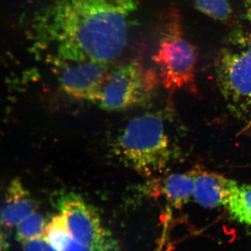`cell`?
Listing matches in <instances>:
<instances>
[{
	"label": "cell",
	"instance_id": "6",
	"mask_svg": "<svg viewBox=\"0 0 251 251\" xmlns=\"http://www.w3.org/2000/svg\"><path fill=\"white\" fill-rule=\"evenodd\" d=\"M59 208L72 237L94 251L112 248L95 210L79 196L67 194L59 200Z\"/></svg>",
	"mask_w": 251,
	"mask_h": 251
},
{
	"label": "cell",
	"instance_id": "18",
	"mask_svg": "<svg viewBox=\"0 0 251 251\" xmlns=\"http://www.w3.org/2000/svg\"><path fill=\"white\" fill-rule=\"evenodd\" d=\"M112 251V249H111V250H108V251Z\"/></svg>",
	"mask_w": 251,
	"mask_h": 251
},
{
	"label": "cell",
	"instance_id": "8",
	"mask_svg": "<svg viewBox=\"0 0 251 251\" xmlns=\"http://www.w3.org/2000/svg\"><path fill=\"white\" fill-rule=\"evenodd\" d=\"M236 182L224 176L209 172H195L193 199L206 208L227 206L229 197Z\"/></svg>",
	"mask_w": 251,
	"mask_h": 251
},
{
	"label": "cell",
	"instance_id": "3",
	"mask_svg": "<svg viewBox=\"0 0 251 251\" xmlns=\"http://www.w3.org/2000/svg\"><path fill=\"white\" fill-rule=\"evenodd\" d=\"M220 91L228 108L251 125V33L241 29L228 34L215 62Z\"/></svg>",
	"mask_w": 251,
	"mask_h": 251
},
{
	"label": "cell",
	"instance_id": "1",
	"mask_svg": "<svg viewBox=\"0 0 251 251\" xmlns=\"http://www.w3.org/2000/svg\"><path fill=\"white\" fill-rule=\"evenodd\" d=\"M139 0H45L33 21L36 48L51 61L109 64L126 49Z\"/></svg>",
	"mask_w": 251,
	"mask_h": 251
},
{
	"label": "cell",
	"instance_id": "17",
	"mask_svg": "<svg viewBox=\"0 0 251 251\" xmlns=\"http://www.w3.org/2000/svg\"><path fill=\"white\" fill-rule=\"evenodd\" d=\"M244 7L246 18L251 25V0H245Z\"/></svg>",
	"mask_w": 251,
	"mask_h": 251
},
{
	"label": "cell",
	"instance_id": "2",
	"mask_svg": "<svg viewBox=\"0 0 251 251\" xmlns=\"http://www.w3.org/2000/svg\"><path fill=\"white\" fill-rule=\"evenodd\" d=\"M116 150L126 164L141 175L150 176L161 172L172 157L164 119L153 112L130 119L118 135Z\"/></svg>",
	"mask_w": 251,
	"mask_h": 251
},
{
	"label": "cell",
	"instance_id": "9",
	"mask_svg": "<svg viewBox=\"0 0 251 251\" xmlns=\"http://www.w3.org/2000/svg\"><path fill=\"white\" fill-rule=\"evenodd\" d=\"M35 206L29 193L19 179L9 184L6 192L5 202L1 210V224L5 227L17 226L31 214Z\"/></svg>",
	"mask_w": 251,
	"mask_h": 251
},
{
	"label": "cell",
	"instance_id": "14",
	"mask_svg": "<svg viewBox=\"0 0 251 251\" xmlns=\"http://www.w3.org/2000/svg\"><path fill=\"white\" fill-rule=\"evenodd\" d=\"M195 5L198 10L219 21H228L232 14L228 0H195Z\"/></svg>",
	"mask_w": 251,
	"mask_h": 251
},
{
	"label": "cell",
	"instance_id": "11",
	"mask_svg": "<svg viewBox=\"0 0 251 251\" xmlns=\"http://www.w3.org/2000/svg\"><path fill=\"white\" fill-rule=\"evenodd\" d=\"M227 206L232 217L251 226V185L236 183L231 190Z\"/></svg>",
	"mask_w": 251,
	"mask_h": 251
},
{
	"label": "cell",
	"instance_id": "16",
	"mask_svg": "<svg viewBox=\"0 0 251 251\" xmlns=\"http://www.w3.org/2000/svg\"><path fill=\"white\" fill-rule=\"evenodd\" d=\"M61 251H94L89 247L72 237Z\"/></svg>",
	"mask_w": 251,
	"mask_h": 251
},
{
	"label": "cell",
	"instance_id": "13",
	"mask_svg": "<svg viewBox=\"0 0 251 251\" xmlns=\"http://www.w3.org/2000/svg\"><path fill=\"white\" fill-rule=\"evenodd\" d=\"M45 235L50 244L58 251L71 239L72 236L61 213L54 216L47 224Z\"/></svg>",
	"mask_w": 251,
	"mask_h": 251
},
{
	"label": "cell",
	"instance_id": "4",
	"mask_svg": "<svg viewBox=\"0 0 251 251\" xmlns=\"http://www.w3.org/2000/svg\"><path fill=\"white\" fill-rule=\"evenodd\" d=\"M153 60L166 89L197 94V51L183 35L177 14H172L166 23Z\"/></svg>",
	"mask_w": 251,
	"mask_h": 251
},
{
	"label": "cell",
	"instance_id": "10",
	"mask_svg": "<svg viewBox=\"0 0 251 251\" xmlns=\"http://www.w3.org/2000/svg\"><path fill=\"white\" fill-rule=\"evenodd\" d=\"M195 186V172L174 174L166 177L162 184V192L176 208H180L193 198Z\"/></svg>",
	"mask_w": 251,
	"mask_h": 251
},
{
	"label": "cell",
	"instance_id": "15",
	"mask_svg": "<svg viewBox=\"0 0 251 251\" xmlns=\"http://www.w3.org/2000/svg\"><path fill=\"white\" fill-rule=\"evenodd\" d=\"M23 244V251H58L50 244L45 235Z\"/></svg>",
	"mask_w": 251,
	"mask_h": 251
},
{
	"label": "cell",
	"instance_id": "7",
	"mask_svg": "<svg viewBox=\"0 0 251 251\" xmlns=\"http://www.w3.org/2000/svg\"><path fill=\"white\" fill-rule=\"evenodd\" d=\"M61 87L71 96L96 102L108 72L106 64L94 61L55 63Z\"/></svg>",
	"mask_w": 251,
	"mask_h": 251
},
{
	"label": "cell",
	"instance_id": "5",
	"mask_svg": "<svg viewBox=\"0 0 251 251\" xmlns=\"http://www.w3.org/2000/svg\"><path fill=\"white\" fill-rule=\"evenodd\" d=\"M156 72L133 61L108 72L96 102L108 111H122L148 102L159 83Z\"/></svg>",
	"mask_w": 251,
	"mask_h": 251
},
{
	"label": "cell",
	"instance_id": "12",
	"mask_svg": "<svg viewBox=\"0 0 251 251\" xmlns=\"http://www.w3.org/2000/svg\"><path fill=\"white\" fill-rule=\"evenodd\" d=\"M47 224L45 218L35 212L27 216L17 225V238L24 243L45 234Z\"/></svg>",
	"mask_w": 251,
	"mask_h": 251
}]
</instances>
